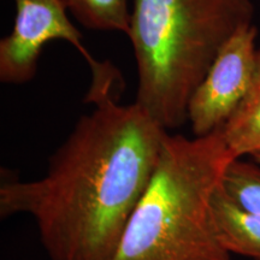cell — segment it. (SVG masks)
<instances>
[{
  "mask_svg": "<svg viewBox=\"0 0 260 260\" xmlns=\"http://www.w3.org/2000/svg\"><path fill=\"white\" fill-rule=\"evenodd\" d=\"M233 159L222 129L193 139L168 133L151 183L109 260H232L212 200Z\"/></svg>",
  "mask_w": 260,
  "mask_h": 260,
  "instance_id": "7a4b0ae2",
  "label": "cell"
},
{
  "mask_svg": "<svg viewBox=\"0 0 260 260\" xmlns=\"http://www.w3.org/2000/svg\"><path fill=\"white\" fill-rule=\"evenodd\" d=\"M212 212L217 233L226 251L260 260V214L242 210L220 187L213 197Z\"/></svg>",
  "mask_w": 260,
  "mask_h": 260,
  "instance_id": "8992f818",
  "label": "cell"
},
{
  "mask_svg": "<svg viewBox=\"0 0 260 260\" xmlns=\"http://www.w3.org/2000/svg\"><path fill=\"white\" fill-rule=\"evenodd\" d=\"M68 11L84 28L128 34L129 0H63Z\"/></svg>",
  "mask_w": 260,
  "mask_h": 260,
  "instance_id": "ba28073f",
  "label": "cell"
},
{
  "mask_svg": "<svg viewBox=\"0 0 260 260\" xmlns=\"http://www.w3.org/2000/svg\"><path fill=\"white\" fill-rule=\"evenodd\" d=\"M88 103L44 177L3 181L0 216L27 214L51 260H109L151 183L168 130L113 90Z\"/></svg>",
  "mask_w": 260,
  "mask_h": 260,
  "instance_id": "6da1fadb",
  "label": "cell"
},
{
  "mask_svg": "<svg viewBox=\"0 0 260 260\" xmlns=\"http://www.w3.org/2000/svg\"><path fill=\"white\" fill-rule=\"evenodd\" d=\"M222 133L235 158L260 153V50L248 92Z\"/></svg>",
  "mask_w": 260,
  "mask_h": 260,
  "instance_id": "52a82bcc",
  "label": "cell"
},
{
  "mask_svg": "<svg viewBox=\"0 0 260 260\" xmlns=\"http://www.w3.org/2000/svg\"><path fill=\"white\" fill-rule=\"evenodd\" d=\"M14 28L0 41V81L22 84L37 75L42 48L53 40H64L88 61L92 74L104 63L90 56L82 44V34L75 28L63 0H15Z\"/></svg>",
  "mask_w": 260,
  "mask_h": 260,
  "instance_id": "5b68a950",
  "label": "cell"
},
{
  "mask_svg": "<svg viewBox=\"0 0 260 260\" xmlns=\"http://www.w3.org/2000/svg\"><path fill=\"white\" fill-rule=\"evenodd\" d=\"M220 188L242 210L260 214L259 164L235 158L224 171Z\"/></svg>",
  "mask_w": 260,
  "mask_h": 260,
  "instance_id": "9c48e42d",
  "label": "cell"
},
{
  "mask_svg": "<svg viewBox=\"0 0 260 260\" xmlns=\"http://www.w3.org/2000/svg\"><path fill=\"white\" fill-rule=\"evenodd\" d=\"M253 16L251 0H134L126 35L138 69L135 103L168 132L181 128L219 51Z\"/></svg>",
  "mask_w": 260,
  "mask_h": 260,
  "instance_id": "3957f363",
  "label": "cell"
},
{
  "mask_svg": "<svg viewBox=\"0 0 260 260\" xmlns=\"http://www.w3.org/2000/svg\"><path fill=\"white\" fill-rule=\"evenodd\" d=\"M253 158H254L255 162H258V164H260V153H259V154H255V155H253Z\"/></svg>",
  "mask_w": 260,
  "mask_h": 260,
  "instance_id": "30bf717a",
  "label": "cell"
},
{
  "mask_svg": "<svg viewBox=\"0 0 260 260\" xmlns=\"http://www.w3.org/2000/svg\"><path fill=\"white\" fill-rule=\"evenodd\" d=\"M258 29L243 25L219 51L188 105V122L194 136L222 129L248 92L255 70Z\"/></svg>",
  "mask_w": 260,
  "mask_h": 260,
  "instance_id": "277c9868",
  "label": "cell"
}]
</instances>
